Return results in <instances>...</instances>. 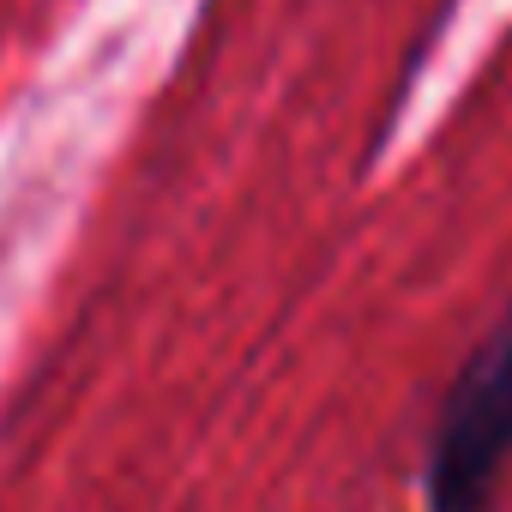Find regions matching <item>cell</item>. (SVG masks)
I'll return each instance as SVG.
<instances>
[{"mask_svg": "<svg viewBox=\"0 0 512 512\" xmlns=\"http://www.w3.org/2000/svg\"><path fill=\"white\" fill-rule=\"evenodd\" d=\"M512 464V314L458 368L428 434V506L482 512Z\"/></svg>", "mask_w": 512, "mask_h": 512, "instance_id": "obj_1", "label": "cell"}]
</instances>
